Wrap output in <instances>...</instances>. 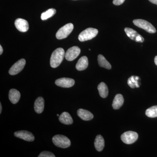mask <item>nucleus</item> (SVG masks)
<instances>
[{"label": "nucleus", "mask_w": 157, "mask_h": 157, "mask_svg": "<svg viewBox=\"0 0 157 157\" xmlns=\"http://www.w3.org/2000/svg\"><path fill=\"white\" fill-rule=\"evenodd\" d=\"M65 56L64 50L63 48H57L52 52L51 56V67L53 68L57 67L61 63Z\"/></svg>", "instance_id": "f257e3e1"}, {"label": "nucleus", "mask_w": 157, "mask_h": 157, "mask_svg": "<svg viewBox=\"0 0 157 157\" xmlns=\"http://www.w3.org/2000/svg\"><path fill=\"white\" fill-rule=\"evenodd\" d=\"M52 140L56 146L61 148H67L71 145V141L70 139L63 135H55L52 138Z\"/></svg>", "instance_id": "f03ea898"}, {"label": "nucleus", "mask_w": 157, "mask_h": 157, "mask_svg": "<svg viewBox=\"0 0 157 157\" xmlns=\"http://www.w3.org/2000/svg\"><path fill=\"white\" fill-rule=\"evenodd\" d=\"M98 33V29L89 28L86 29L82 32L78 36V39L80 42H84L87 40H91L95 38Z\"/></svg>", "instance_id": "7ed1b4c3"}, {"label": "nucleus", "mask_w": 157, "mask_h": 157, "mask_svg": "<svg viewBox=\"0 0 157 157\" xmlns=\"http://www.w3.org/2000/svg\"><path fill=\"white\" fill-rule=\"evenodd\" d=\"M133 23L138 27L145 30L150 33H155L156 30L152 25L146 20L143 19H135L133 21Z\"/></svg>", "instance_id": "20e7f679"}, {"label": "nucleus", "mask_w": 157, "mask_h": 157, "mask_svg": "<svg viewBox=\"0 0 157 157\" xmlns=\"http://www.w3.org/2000/svg\"><path fill=\"white\" fill-rule=\"evenodd\" d=\"M74 26L73 24L68 23L61 28L56 34L58 39H63L67 38L73 31Z\"/></svg>", "instance_id": "39448f33"}, {"label": "nucleus", "mask_w": 157, "mask_h": 157, "mask_svg": "<svg viewBox=\"0 0 157 157\" xmlns=\"http://www.w3.org/2000/svg\"><path fill=\"white\" fill-rule=\"evenodd\" d=\"M137 133L132 131L124 132L121 136V139L123 142L126 144H130L135 143L138 139Z\"/></svg>", "instance_id": "423d86ee"}, {"label": "nucleus", "mask_w": 157, "mask_h": 157, "mask_svg": "<svg viewBox=\"0 0 157 157\" xmlns=\"http://www.w3.org/2000/svg\"><path fill=\"white\" fill-rule=\"evenodd\" d=\"M26 63L25 60L22 59L15 63L9 70L11 75H15L21 72L24 68Z\"/></svg>", "instance_id": "0eeeda50"}, {"label": "nucleus", "mask_w": 157, "mask_h": 157, "mask_svg": "<svg viewBox=\"0 0 157 157\" xmlns=\"http://www.w3.org/2000/svg\"><path fill=\"white\" fill-rule=\"evenodd\" d=\"M80 53V48L77 46H73L67 51L65 53V58L69 61H72L76 59Z\"/></svg>", "instance_id": "6e6552de"}, {"label": "nucleus", "mask_w": 157, "mask_h": 157, "mask_svg": "<svg viewBox=\"0 0 157 157\" xmlns=\"http://www.w3.org/2000/svg\"><path fill=\"white\" fill-rule=\"evenodd\" d=\"M124 31L127 36L132 40H134L137 42H143L144 41V39L141 35L133 29L126 28Z\"/></svg>", "instance_id": "1a4fd4ad"}, {"label": "nucleus", "mask_w": 157, "mask_h": 157, "mask_svg": "<svg viewBox=\"0 0 157 157\" xmlns=\"http://www.w3.org/2000/svg\"><path fill=\"white\" fill-rule=\"evenodd\" d=\"M55 84L60 87L70 88L74 86L75 80L71 78H61L56 80Z\"/></svg>", "instance_id": "9d476101"}, {"label": "nucleus", "mask_w": 157, "mask_h": 157, "mask_svg": "<svg viewBox=\"0 0 157 157\" xmlns=\"http://www.w3.org/2000/svg\"><path fill=\"white\" fill-rule=\"evenodd\" d=\"M14 136L18 138L27 141H33L35 139V137L31 132L26 131H20L15 132Z\"/></svg>", "instance_id": "9b49d317"}, {"label": "nucleus", "mask_w": 157, "mask_h": 157, "mask_svg": "<svg viewBox=\"0 0 157 157\" xmlns=\"http://www.w3.org/2000/svg\"><path fill=\"white\" fill-rule=\"evenodd\" d=\"M14 25L15 27L20 32L25 33L29 30V23L25 20L22 18H17L14 22Z\"/></svg>", "instance_id": "f8f14e48"}, {"label": "nucleus", "mask_w": 157, "mask_h": 157, "mask_svg": "<svg viewBox=\"0 0 157 157\" xmlns=\"http://www.w3.org/2000/svg\"><path fill=\"white\" fill-rule=\"evenodd\" d=\"M77 115L83 121L91 120L94 118V115L91 113L88 110L82 109H78L77 111Z\"/></svg>", "instance_id": "ddd939ff"}, {"label": "nucleus", "mask_w": 157, "mask_h": 157, "mask_svg": "<svg viewBox=\"0 0 157 157\" xmlns=\"http://www.w3.org/2000/svg\"><path fill=\"white\" fill-rule=\"evenodd\" d=\"M21 97L20 93L17 90L12 89L9 93V99L13 104H17Z\"/></svg>", "instance_id": "4468645a"}, {"label": "nucleus", "mask_w": 157, "mask_h": 157, "mask_svg": "<svg viewBox=\"0 0 157 157\" xmlns=\"http://www.w3.org/2000/svg\"><path fill=\"white\" fill-rule=\"evenodd\" d=\"M88 66V60L87 57H82L76 63V68L78 71H82L86 70Z\"/></svg>", "instance_id": "2eb2a0df"}, {"label": "nucleus", "mask_w": 157, "mask_h": 157, "mask_svg": "<svg viewBox=\"0 0 157 157\" xmlns=\"http://www.w3.org/2000/svg\"><path fill=\"white\" fill-rule=\"evenodd\" d=\"M44 109V100L42 97L37 98L34 104V109L37 113H41Z\"/></svg>", "instance_id": "dca6fc26"}, {"label": "nucleus", "mask_w": 157, "mask_h": 157, "mask_svg": "<svg viewBox=\"0 0 157 157\" xmlns=\"http://www.w3.org/2000/svg\"><path fill=\"white\" fill-rule=\"evenodd\" d=\"M59 121L62 123L66 125H70L73 123V120L70 113L64 112L59 116Z\"/></svg>", "instance_id": "f3484780"}, {"label": "nucleus", "mask_w": 157, "mask_h": 157, "mask_svg": "<svg viewBox=\"0 0 157 157\" xmlns=\"http://www.w3.org/2000/svg\"><path fill=\"white\" fill-rule=\"evenodd\" d=\"M123 96L121 94H118L116 95L113 102L112 107L114 109H119L124 104Z\"/></svg>", "instance_id": "a211bd4d"}, {"label": "nucleus", "mask_w": 157, "mask_h": 157, "mask_svg": "<svg viewBox=\"0 0 157 157\" xmlns=\"http://www.w3.org/2000/svg\"><path fill=\"white\" fill-rule=\"evenodd\" d=\"M94 146L96 149L98 151L103 150L104 147V140L101 135H98L96 137L94 141Z\"/></svg>", "instance_id": "6ab92c4d"}, {"label": "nucleus", "mask_w": 157, "mask_h": 157, "mask_svg": "<svg viewBox=\"0 0 157 157\" xmlns=\"http://www.w3.org/2000/svg\"><path fill=\"white\" fill-rule=\"evenodd\" d=\"M99 94L101 98H107L108 94V89L107 86L104 82H101L98 86Z\"/></svg>", "instance_id": "aec40b11"}, {"label": "nucleus", "mask_w": 157, "mask_h": 157, "mask_svg": "<svg viewBox=\"0 0 157 157\" xmlns=\"http://www.w3.org/2000/svg\"><path fill=\"white\" fill-rule=\"evenodd\" d=\"M98 62L100 67L106 68L108 70H110L111 69V66L110 64L107 61V59L102 55H99L98 56Z\"/></svg>", "instance_id": "412c9836"}, {"label": "nucleus", "mask_w": 157, "mask_h": 157, "mask_svg": "<svg viewBox=\"0 0 157 157\" xmlns=\"http://www.w3.org/2000/svg\"><path fill=\"white\" fill-rule=\"evenodd\" d=\"M139 80H140V78L138 76H132L128 79V84L132 88L139 87L140 84H139Z\"/></svg>", "instance_id": "4be33fe9"}, {"label": "nucleus", "mask_w": 157, "mask_h": 157, "mask_svg": "<svg viewBox=\"0 0 157 157\" xmlns=\"http://www.w3.org/2000/svg\"><path fill=\"white\" fill-rule=\"evenodd\" d=\"M56 11L54 9H49L41 14V18L42 20H45L53 16L56 13Z\"/></svg>", "instance_id": "5701e85b"}, {"label": "nucleus", "mask_w": 157, "mask_h": 157, "mask_svg": "<svg viewBox=\"0 0 157 157\" xmlns=\"http://www.w3.org/2000/svg\"><path fill=\"white\" fill-rule=\"evenodd\" d=\"M145 114L149 117H157V106H152L147 109Z\"/></svg>", "instance_id": "b1692460"}, {"label": "nucleus", "mask_w": 157, "mask_h": 157, "mask_svg": "<svg viewBox=\"0 0 157 157\" xmlns=\"http://www.w3.org/2000/svg\"><path fill=\"white\" fill-rule=\"evenodd\" d=\"M39 157H55V155L51 152L47 151H42L38 156Z\"/></svg>", "instance_id": "393cba45"}, {"label": "nucleus", "mask_w": 157, "mask_h": 157, "mask_svg": "<svg viewBox=\"0 0 157 157\" xmlns=\"http://www.w3.org/2000/svg\"><path fill=\"white\" fill-rule=\"evenodd\" d=\"M125 0H113V3L115 6H120L124 2Z\"/></svg>", "instance_id": "a878e982"}, {"label": "nucleus", "mask_w": 157, "mask_h": 157, "mask_svg": "<svg viewBox=\"0 0 157 157\" xmlns=\"http://www.w3.org/2000/svg\"><path fill=\"white\" fill-rule=\"evenodd\" d=\"M150 2L157 6V0H149Z\"/></svg>", "instance_id": "bb28decb"}, {"label": "nucleus", "mask_w": 157, "mask_h": 157, "mask_svg": "<svg viewBox=\"0 0 157 157\" xmlns=\"http://www.w3.org/2000/svg\"><path fill=\"white\" fill-rule=\"evenodd\" d=\"M3 50L2 45H0V55H2L3 53Z\"/></svg>", "instance_id": "cd10ccee"}, {"label": "nucleus", "mask_w": 157, "mask_h": 157, "mask_svg": "<svg viewBox=\"0 0 157 157\" xmlns=\"http://www.w3.org/2000/svg\"><path fill=\"white\" fill-rule=\"evenodd\" d=\"M154 61L155 64V65L157 66V56L155 57Z\"/></svg>", "instance_id": "c85d7f7f"}, {"label": "nucleus", "mask_w": 157, "mask_h": 157, "mask_svg": "<svg viewBox=\"0 0 157 157\" xmlns=\"http://www.w3.org/2000/svg\"><path fill=\"white\" fill-rule=\"evenodd\" d=\"M2 104H0V113H2Z\"/></svg>", "instance_id": "c756f323"}, {"label": "nucleus", "mask_w": 157, "mask_h": 157, "mask_svg": "<svg viewBox=\"0 0 157 157\" xmlns=\"http://www.w3.org/2000/svg\"><path fill=\"white\" fill-rule=\"evenodd\" d=\"M57 116H58V117L59 116V114H57Z\"/></svg>", "instance_id": "7c9ffc66"}]
</instances>
